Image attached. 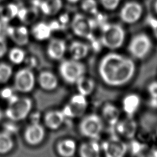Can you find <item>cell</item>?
Returning a JSON list of instances; mask_svg holds the SVG:
<instances>
[{
  "label": "cell",
  "instance_id": "6da1fadb",
  "mask_svg": "<svg viewBox=\"0 0 157 157\" xmlns=\"http://www.w3.org/2000/svg\"><path fill=\"white\" fill-rule=\"evenodd\" d=\"M97 73L101 82L112 89H121L130 85L138 73L137 61L129 55L109 51L99 58Z\"/></svg>",
  "mask_w": 157,
  "mask_h": 157
},
{
  "label": "cell",
  "instance_id": "7a4b0ae2",
  "mask_svg": "<svg viewBox=\"0 0 157 157\" xmlns=\"http://www.w3.org/2000/svg\"><path fill=\"white\" fill-rule=\"evenodd\" d=\"M99 38L102 45L109 51H117L126 42V33L124 28L117 23H105L101 27Z\"/></svg>",
  "mask_w": 157,
  "mask_h": 157
},
{
  "label": "cell",
  "instance_id": "3957f363",
  "mask_svg": "<svg viewBox=\"0 0 157 157\" xmlns=\"http://www.w3.org/2000/svg\"><path fill=\"white\" fill-rule=\"evenodd\" d=\"M153 49V42L151 37L144 32L134 34L127 44L128 55L136 61L147 58Z\"/></svg>",
  "mask_w": 157,
  "mask_h": 157
},
{
  "label": "cell",
  "instance_id": "277c9868",
  "mask_svg": "<svg viewBox=\"0 0 157 157\" xmlns=\"http://www.w3.org/2000/svg\"><path fill=\"white\" fill-rule=\"evenodd\" d=\"M8 107L5 111L6 116L13 121H18L26 118L30 113L33 102L29 98H19L13 94L8 100Z\"/></svg>",
  "mask_w": 157,
  "mask_h": 157
},
{
  "label": "cell",
  "instance_id": "5b68a950",
  "mask_svg": "<svg viewBox=\"0 0 157 157\" xmlns=\"http://www.w3.org/2000/svg\"><path fill=\"white\" fill-rule=\"evenodd\" d=\"M104 126V122L101 116L91 113L82 119L79 124V131L84 137L98 140L103 131Z\"/></svg>",
  "mask_w": 157,
  "mask_h": 157
},
{
  "label": "cell",
  "instance_id": "8992f818",
  "mask_svg": "<svg viewBox=\"0 0 157 157\" xmlns=\"http://www.w3.org/2000/svg\"><path fill=\"white\" fill-rule=\"evenodd\" d=\"M59 72L66 83L74 84L85 75L86 67L80 61L73 59L64 60L59 66Z\"/></svg>",
  "mask_w": 157,
  "mask_h": 157
},
{
  "label": "cell",
  "instance_id": "52a82bcc",
  "mask_svg": "<svg viewBox=\"0 0 157 157\" xmlns=\"http://www.w3.org/2000/svg\"><path fill=\"white\" fill-rule=\"evenodd\" d=\"M102 153L107 157H123L128 152V144L116 134L101 143Z\"/></svg>",
  "mask_w": 157,
  "mask_h": 157
},
{
  "label": "cell",
  "instance_id": "ba28073f",
  "mask_svg": "<svg viewBox=\"0 0 157 157\" xmlns=\"http://www.w3.org/2000/svg\"><path fill=\"white\" fill-rule=\"evenodd\" d=\"M96 26V23L94 21L80 13L76 14L72 21V29L74 33L90 42L95 39L94 29Z\"/></svg>",
  "mask_w": 157,
  "mask_h": 157
},
{
  "label": "cell",
  "instance_id": "9c48e42d",
  "mask_svg": "<svg viewBox=\"0 0 157 157\" xmlns=\"http://www.w3.org/2000/svg\"><path fill=\"white\" fill-rule=\"evenodd\" d=\"M115 134L124 140L134 139L138 132V124L134 117L126 116L121 118L113 127Z\"/></svg>",
  "mask_w": 157,
  "mask_h": 157
},
{
  "label": "cell",
  "instance_id": "30bf717a",
  "mask_svg": "<svg viewBox=\"0 0 157 157\" xmlns=\"http://www.w3.org/2000/svg\"><path fill=\"white\" fill-rule=\"evenodd\" d=\"M36 78L34 72L29 67L18 70L14 77V87L20 93H29L35 86Z\"/></svg>",
  "mask_w": 157,
  "mask_h": 157
},
{
  "label": "cell",
  "instance_id": "8fae6325",
  "mask_svg": "<svg viewBox=\"0 0 157 157\" xmlns=\"http://www.w3.org/2000/svg\"><path fill=\"white\" fill-rule=\"evenodd\" d=\"M88 107L86 97L78 93L73 95L69 104H66L62 112L67 118H75L82 116L86 111Z\"/></svg>",
  "mask_w": 157,
  "mask_h": 157
},
{
  "label": "cell",
  "instance_id": "7c38bea8",
  "mask_svg": "<svg viewBox=\"0 0 157 157\" xmlns=\"http://www.w3.org/2000/svg\"><path fill=\"white\" fill-rule=\"evenodd\" d=\"M142 15V6L136 2L126 3L121 8L120 12L121 20L128 25L134 24L137 22Z\"/></svg>",
  "mask_w": 157,
  "mask_h": 157
},
{
  "label": "cell",
  "instance_id": "4fadbf2b",
  "mask_svg": "<svg viewBox=\"0 0 157 157\" xmlns=\"http://www.w3.org/2000/svg\"><path fill=\"white\" fill-rule=\"evenodd\" d=\"M142 104L140 96L134 92L126 94L121 99V110L126 116L134 117L138 112Z\"/></svg>",
  "mask_w": 157,
  "mask_h": 157
},
{
  "label": "cell",
  "instance_id": "5bb4252c",
  "mask_svg": "<svg viewBox=\"0 0 157 157\" xmlns=\"http://www.w3.org/2000/svg\"><path fill=\"white\" fill-rule=\"evenodd\" d=\"M45 134V129L40 123H31L25 130L24 139L29 145H37L44 140Z\"/></svg>",
  "mask_w": 157,
  "mask_h": 157
},
{
  "label": "cell",
  "instance_id": "9a60e30c",
  "mask_svg": "<svg viewBox=\"0 0 157 157\" xmlns=\"http://www.w3.org/2000/svg\"><path fill=\"white\" fill-rule=\"evenodd\" d=\"M100 116L104 123L113 128L121 118V109L114 103L107 102L101 107Z\"/></svg>",
  "mask_w": 157,
  "mask_h": 157
},
{
  "label": "cell",
  "instance_id": "2e32d148",
  "mask_svg": "<svg viewBox=\"0 0 157 157\" xmlns=\"http://www.w3.org/2000/svg\"><path fill=\"white\" fill-rule=\"evenodd\" d=\"M5 32L11 40L19 46L25 45L29 41L28 31L25 26H8L6 27Z\"/></svg>",
  "mask_w": 157,
  "mask_h": 157
},
{
  "label": "cell",
  "instance_id": "e0dca14e",
  "mask_svg": "<svg viewBox=\"0 0 157 157\" xmlns=\"http://www.w3.org/2000/svg\"><path fill=\"white\" fill-rule=\"evenodd\" d=\"M66 52V44L60 39H52L49 42L47 53L50 58L54 60H59L65 55Z\"/></svg>",
  "mask_w": 157,
  "mask_h": 157
},
{
  "label": "cell",
  "instance_id": "ac0fdd59",
  "mask_svg": "<svg viewBox=\"0 0 157 157\" xmlns=\"http://www.w3.org/2000/svg\"><path fill=\"white\" fill-rule=\"evenodd\" d=\"M78 153L82 157H98L102 151L101 144L98 140L90 139L89 141L82 143L78 149Z\"/></svg>",
  "mask_w": 157,
  "mask_h": 157
},
{
  "label": "cell",
  "instance_id": "d6986e66",
  "mask_svg": "<svg viewBox=\"0 0 157 157\" xmlns=\"http://www.w3.org/2000/svg\"><path fill=\"white\" fill-rule=\"evenodd\" d=\"M90 46L82 41L75 40L73 41L69 45V51L72 59L80 61L86 58L90 51Z\"/></svg>",
  "mask_w": 157,
  "mask_h": 157
},
{
  "label": "cell",
  "instance_id": "ffe728a7",
  "mask_svg": "<svg viewBox=\"0 0 157 157\" xmlns=\"http://www.w3.org/2000/svg\"><path fill=\"white\" fill-rule=\"evenodd\" d=\"M37 82L41 88L47 91H52L55 89L58 84L56 76L48 71H44L40 72L37 77Z\"/></svg>",
  "mask_w": 157,
  "mask_h": 157
},
{
  "label": "cell",
  "instance_id": "44dd1931",
  "mask_svg": "<svg viewBox=\"0 0 157 157\" xmlns=\"http://www.w3.org/2000/svg\"><path fill=\"white\" fill-rule=\"evenodd\" d=\"M66 117L62 110H51L47 112L44 116L45 126L52 130L58 129L63 123Z\"/></svg>",
  "mask_w": 157,
  "mask_h": 157
},
{
  "label": "cell",
  "instance_id": "7402d4cb",
  "mask_svg": "<svg viewBox=\"0 0 157 157\" xmlns=\"http://www.w3.org/2000/svg\"><path fill=\"white\" fill-rule=\"evenodd\" d=\"M77 150V145L73 139H65L60 140L56 145L58 153L64 157H71L74 155Z\"/></svg>",
  "mask_w": 157,
  "mask_h": 157
},
{
  "label": "cell",
  "instance_id": "603a6c76",
  "mask_svg": "<svg viewBox=\"0 0 157 157\" xmlns=\"http://www.w3.org/2000/svg\"><path fill=\"white\" fill-rule=\"evenodd\" d=\"M52 30L50 25L45 22H39L35 24L31 29L33 37L37 40L42 41L50 38Z\"/></svg>",
  "mask_w": 157,
  "mask_h": 157
},
{
  "label": "cell",
  "instance_id": "cb8c5ba5",
  "mask_svg": "<svg viewBox=\"0 0 157 157\" xmlns=\"http://www.w3.org/2000/svg\"><path fill=\"white\" fill-rule=\"evenodd\" d=\"M75 84L78 93L86 97L93 92L96 86L94 80L91 77H86L85 75L78 78Z\"/></svg>",
  "mask_w": 157,
  "mask_h": 157
},
{
  "label": "cell",
  "instance_id": "d4e9b609",
  "mask_svg": "<svg viewBox=\"0 0 157 157\" xmlns=\"http://www.w3.org/2000/svg\"><path fill=\"white\" fill-rule=\"evenodd\" d=\"M39 7L44 14L53 15L61 9L62 2L61 0H45L39 3Z\"/></svg>",
  "mask_w": 157,
  "mask_h": 157
},
{
  "label": "cell",
  "instance_id": "484cf974",
  "mask_svg": "<svg viewBox=\"0 0 157 157\" xmlns=\"http://www.w3.org/2000/svg\"><path fill=\"white\" fill-rule=\"evenodd\" d=\"M19 8L17 5L9 3L0 7V20L4 23H8L17 16Z\"/></svg>",
  "mask_w": 157,
  "mask_h": 157
},
{
  "label": "cell",
  "instance_id": "4316f807",
  "mask_svg": "<svg viewBox=\"0 0 157 157\" xmlns=\"http://www.w3.org/2000/svg\"><path fill=\"white\" fill-rule=\"evenodd\" d=\"M13 147V140L12 136L2 131L0 132V154L9 153Z\"/></svg>",
  "mask_w": 157,
  "mask_h": 157
},
{
  "label": "cell",
  "instance_id": "83f0119b",
  "mask_svg": "<svg viewBox=\"0 0 157 157\" xmlns=\"http://www.w3.org/2000/svg\"><path fill=\"white\" fill-rule=\"evenodd\" d=\"M18 18L24 23L29 24L34 21L37 17V12L35 9H19L17 15Z\"/></svg>",
  "mask_w": 157,
  "mask_h": 157
},
{
  "label": "cell",
  "instance_id": "f1b7e54d",
  "mask_svg": "<svg viewBox=\"0 0 157 157\" xmlns=\"http://www.w3.org/2000/svg\"><path fill=\"white\" fill-rule=\"evenodd\" d=\"M8 56L12 63L14 64H20L25 60L26 53L22 48L16 47L12 48L9 50Z\"/></svg>",
  "mask_w": 157,
  "mask_h": 157
},
{
  "label": "cell",
  "instance_id": "f546056e",
  "mask_svg": "<svg viewBox=\"0 0 157 157\" xmlns=\"http://www.w3.org/2000/svg\"><path fill=\"white\" fill-rule=\"evenodd\" d=\"M147 92L151 106L157 107V80H152L147 86Z\"/></svg>",
  "mask_w": 157,
  "mask_h": 157
},
{
  "label": "cell",
  "instance_id": "4dcf8cb0",
  "mask_svg": "<svg viewBox=\"0 0 157 157\" xmlns=\"http://www.w3.org/2000/svg\"><path fill=\"white\" fill-rule=\"evenodd\" d=\"M12 75L11 66L6 63H0V84L7 82Z\"/></svg>",
  "mask_w": 157,
  "mask_h": 157
},
{
  "label": "cell",
  "instance_id": "1f68e13d",
  "mask_svg": "<svg viewBox=\"0 0 157 157\" xmlns=\"http://www.w3.org/2000/svg\"><path fill=\"white\" fill-rule=\"evenodd\" d=\"M130 144H128V151L134 155H137L143 152L145 148V144L140 140H136L134 139L130 140Z\"/></svg>",
  "mask_w": 157,
  "mask_h": 157
},
{
  "label": "cell",
  "instance_id": "d6a6232c",
  "mask_svg": "<svg viewBox=\"0 0 157 157\" xmlns=\"http://www.w3.org/2000/svg\"><path fill=\"white\" fill-rule=\"evenodd\" d=\"M82 9L85 12L93 14H98V5L95 0H83L81 5Z\"/></svg>",
  "mask_w": 157,
  "mask_h": 157
},
{
  "label": "cell",
  "instance_id": "836d02e7",
  "mask_svg": "<svg viewBox=\"0 0 157 157\" xmlns=\"http://www.w3.org/2000/svg\"><path fill=\"white\" fill-rule=\"evenodd\" d=\"M11 121L6 122L3 124V129L4 132L8 133L10 135L15 134L18 131V126L15 123V121L10 120Z\"/></svg>",
  "mask_w": 157,
  "mask_h": 157
},
{
  "label": "cell",
  "instance_id": "e575fe53",
  "mask_svg": "<svg viewBox=\"0 0 157 157\" xmlns=\"http://www.w3.org/2000/svg\"><path fill=\"white\" fill-rule=\"evenodd\" d=\"M120 0H101V4L107 10L115 9L119 5Z\"/></svg>",
  "mask_w": 157,
  "mask_h": 157
},
{
  "label": "cell",
  "instance_id": "d590c367",
  "mask_svg": "<svg viewBox=\"0 0 157 157\" xmlns=\"http://www.w3.org/2000/svg\"><path fill=\"white\" fill-rule=\"evenodd\" d=\"M7 52V44L4 35L0 34V58L3 57Z\"/></svg>",
  "mask_w": 157,
  "mask_h": 157
},
{
  "label": "cell",
  "instance_id": "8d00e7d4",
  "mask_svg": "<svg viewBox=\"0 0 157 157\" xmlns=\"http://www.w3.org/2000/svg\"><path fill=\"white\" fill-rule=\"evenodd\" d=\"M147 24L151 28L155 39L157 40V19L150 17L148 18Z\"/></svg>",
  "mask_w": 157,
  "mask_h": 157
},
{
  "label": "cell",
  "instance_id": "74e56055",
  "mask_svg": "<svg viewBox=\"0 0 157 157\" xmlns=\"http://www.w3.org/2000/svg\"><path fill=\"white\" fill-rule=\"evenodd\" d=\"M13 94V90L10 87H6L3 88L0 92L1 98L7 100H8Z\"/></svg>",
  "mask_w": 157,
  "mask_h": 157
},
{
  "label": "cell",
  "instance_id": "f35d334b",
  "mask_svg": "<svg viewBox=\"0 0 157 157\" xmlns=\"http://www.w3.org/2000/svg\"><path fill=\"white\" fill-rule=\"evenodd\" d=\"M40 115L39 112H34L31 115V123H39Z\"/></svg>",
  "mask_w": 157,
  "mask_h": 157
},
{
  "label": "cell",
  "instance_id": "ab89813d",
  "mask_svg": "<svg viewBox=\"0 0 157 157\" xmlns=\"http://www.w3.org/2000/svg\"><path fill=\"white\" fill-rule=\"evenodd\" d=\"M69 20V18L67 15H63L59 18V23L63 26V25H66Z\"/></svg>",
  "mask_w": 157,
  "mask_h": 157
},
{
  "label": "cell",
  "instance_id": "60d3db41",
  "mask_svg": "<svg viewBox=\"0 0 157 157\" xmlns=\"http://www.w3.org/2000/svg\"><path fill=\"white\" fill-rule=\"evenodd\" d=\"M148 153V156L157 157V147L151 148Z\"/></svg>",
  "mask_w": 157,
  "mask_h": 157
},
{
  "label": "cell",
  "instance_id": "b9f144b4",
  "mask_svg": "<svg viewBox=\"0 0 157 157\" xmlns=\"http://www.w3.org/2000/svg\"><path fill=\"white\" fill-rule=\"evenodd\" d=\"M5 25H6V23H4L3 21H2L0 20V34H2V31L6 30V27L5 26Z\"/></svg>",
  "mask_w": 157,
  "mask_h": 157
},
{
  "label": "cell",
  "instance_id": "7bdbcfd3",
  "mask_svg": "<svg viewBox=\"0 0 157 157\" xmlns=\"http://www.w3.org/2000/svg\"><path fill=\"white\" fill-rule=\"evenodd\" d=\"M67 1L71 3H75V2H77L79 0H67Z\"/></svg>",
  "mask_w": 157,
  "mask_h": 157
},
{
  "label": "cell",
  "instance_id": "ee69618b",
  "mask_svg": "<svg viewBox=\"0 0 157 157\" xmlns=\"http://www.w3.org/2000/svg\"><path fill=\"white\" fill-rule=\"evenodd\" d=\"M2 117H3V112H2V111L0 109V121L1 120V119L2 118Z\"/></svg>",
  "mask_w": 157,
  "mask_h": 157
},
{
  "label": "cell",
  "instance_id": "f6af8a7d",
  "mask_svg": "<svg viewBox=\"0 0 157 157\" xmlns=\"http://www.w3.org/2000/svg\"><path fill=\"white\" fill-rule=\"evenodd\" d=\"M155 12L157 13V0L156 1L155 4Z\"/></svg>",
  "mask_w": 157,
  "mask_h": 157
},
{
  "label": "cell",
  "instance_id": "bcb514c9",
  "mask_svg": "<svg viewBox=\"0 0 157 157\" xmlns=\"http://www.w3.org/2000/svg\"><path fill=\"white\" fill-rule=\"evenodd\" d=\"M156 136L157 137V129H156Z\"/></svg>",
  "mask_w": 157,
  "mask_h": 157
},
{
  "label": "cell",
  "instance_id": "7dc6e473",
  "mask_svg": "<svg viewBox=\"0 0 157 157\" xmlns=\"http://www.w3.org/2000/svg\"><path fill=\"white\" fill-rule=\"evenodd\" d=\"M3 1H4V0H0V2H1Z\"/></svg>",
  "mask_w": 157,
  "mask_h": 157
}]
</instances>
